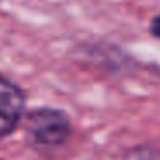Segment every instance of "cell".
<instances>
[{
    "label": "cell",
    "mask_w": 160,
    "mask_h": 160,
    "mask_svg": "<svg viewBox=\"0 0 160 160\" xmlns=\"http://www.w3.org/2000/svg\"><path fill=\"white\" fill-rule=\"evenodd\" d=\"M24 129L31 143L38 146H60L71 138L72 126L69 115L59 108L42 107L28 112Z\"/></svg>",
    "instance_id": "obj_1"
},
{
    "label": "cell",
    "mask_w": 160,
    "mask_h": 160,
    "mask_svg": "<svg viewBox=\"0 0 160 160\" xmlns=\"http://www.w3.org/2000/svg\"><path fill=\"white\" fill-rule=\"evenodd\" d=\"M26 95L24 90L0 72V139L12 134L21 121L24 119Z\"/></svg>",
    "instance_id": "obj_2"
},
{
    "label": "cell",
    "mask_w": 160,
    "mask_h": 160,
    "mask_svg": "<svg viewBox=\"0 0 160 160\" xmlns=\"http://www.w3.org/2000/svg\"><path fill=\"white\" fill-rule=\"evenodd\" d=\"M148 33L155 40H160V14H157L152 18V21H150V24H148Z\"/></svg>",
    "instance_id": "obj_3"
}]
</instances>
